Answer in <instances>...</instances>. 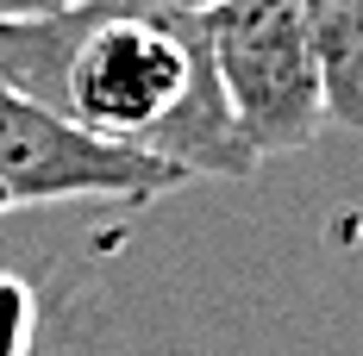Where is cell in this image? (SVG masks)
I'll use <instances>...</instances> for the list:
<instances>
[{"mask_svg": "<svg viewBox=\"0 0 363 356\" xmlns=\"http://www.w3.org/2000/svg\"><path fill=\"white\" fill-rule=\"evenodd\" d=\"M0 81L44 101L107 144H132L188 181H251L225 88L213 75L201 13H119L57 6L0 25Z\"/></svg>", "mask_w": 363, "mask_h": 356, "instance_id": "cell-1", "label": "cell"}, {"mask_svg": "<svg viewBox=\"0 0 363 356\" xmlns=\"http://www.w3.org/2000/svg\"><path fill=\"white\" fill-rule=\"evenodd\" d=\"M201 19L232 125L257 156V169L269 156L307 150L326 132L307 0H213Z\"/></svg>", "mask_w": 363, "mask_h": 356, "instance_id": "cell-2", "label": "cell"}, {"mask_svg": "<svg viewBox=\"0 0 363 356\" xmlns=\"http://www.w3.org/2000/svg\"><path fill=\"white\" fill-rule=\"evenodd\" d=\"M188 188L176 163L107 144L82 132L75 119L50 113L44 101L0 81V213L19 207H57V200H113V207H145Z\"/></svg>", "mask_w": 363, "mask_h": 356, "instance_id": "cell-3", "label": "cell"}, {"mask_svg": "<svg viewBox=\"0 0 363 356\" xmlns=\"http://www.w3.org/2000/svg\"><path fill=\"white\" fill-rule=\"evenodd\" d=\"M326 125L363 132V0H307Z\"/></svg>", "mask_w": 363, "mask_h": 356, "instance_id": "cell-4", "label": "cell"}, {"mask_svg": "<svg viewBox=\"0 0 363 356\" xmlns=\"http://www.w3.org/2000/svg\"><path fill=\"white\" fill-rule=\"evenodd\" d=\"M0 356H38V287L0 269Z\"/></svg>", "mask_w": 363, "mask_h": 356, "instance_id": "cell-5", "label": "cell"}, {"mask_svg": "<svg viewBox=\"0 0 363 356\" xmlns=\"http://www.w3.org/2000/svg\"><path fill=\"white\" fill-rule=\"evenodd\" d=\"M82 6H119V13H207L213 0H82Z\"/></svg>", "mask_w": 363, "mask_h": 356, "instance_id": "cell-6", "label": "cell"}, {"mask_svg": "<svg viewBox=\"0 0 363 356\" xmlns=\"http://www.w3.org/2000/svg\"><path fill=\"white\" fill-rule=\"evenodd\" d=\"M57 6H69V0H0V25L6 19H32V13H57Z\"/></svg>", "mask_w": 363, "mask_h": 356, "instance_id": "cell-7", "label": "cell"}]
</instances>
